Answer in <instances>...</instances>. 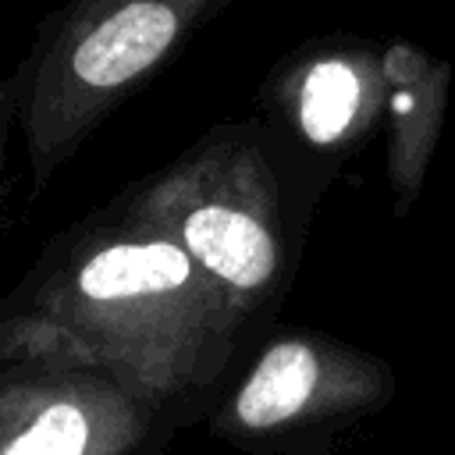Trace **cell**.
<instances>
[{
	"label": "cell",
	"mask_w": 455,
	"mask_h": 455,
	"mask_svg": "<svg viewBox=\"0 0 455 455\" xmlns=\"http://www.w3.org/2000/svg\"><path fill=\"white\" fill-rule=\"evenodd\" d=\"M395 370L334 334L270 327L206 416L210 437L242 455H334L395 398Z\"/></svg>",
	"instance_id": "cell-4"
},
{
	"label": "cell",
	"mask_w": 455,
	"mask_h": 455,
	"mask_svg": "<svg viewBox=\"0 0 455 455\" xmlns=\"http://www.w3.org/2000/svg\"><path fill=\"white\" fill-rule=\"evenodd\" d=\"M387 110H384V164L395 213L405 217L416 203L434 149L444 128L448 107V60L427 53L409 39H387Z\"/></svg>",
	"instance_id": "cell-7"
},
{
	"label": "cell",
	"mask_w": 455,
	"mask_h": 455,
	"mask_svg": "<svg viewBox=\"0 0 455 455\" xmlns=\"http://www.w3.org/2000/svg\"><path fill=\"white\" fill-rule=\"evenodd\" d=\"M18 128V92L14 75H0V210L11 199V135Z\"/></svg>",
	"instance_id": "cell-8"
},
{
	"label": "cell",
	"mask_w": 455,
	"mask_h": 455,
	"mask_svg": "<svg viewBox=\"0 0 455 455\" xmlns=\"http://www.w3.org/2000/svg\"><path fill=\"white\" fill-rule=\"evenodd\" d=\"M259 110L299 153L338 174L384 128V43L338 32L291 50L259 85Z\"/></svg>",
	"instance_id": "cell-6"
},
{
	"label": "cell",
	"mask_w": 455,
	"mask_h": 455,
	"mask_svg": "<svg viewBox=\"0 0 455 455\" xmlns=\"http://www.w3.org/2000/svg\"><path fill=\"white\" fill-rule=\"evenodd\" d=\"M331 181V171L256 114L213 124L132 192L178 238L256 345L299 277L313 210Z\"/></svg>",
	"instance_id": "cell-2"
},
{
	"label": "cell",
	"mask_w": 455,
	"mask_h": 455,
	"mask_svg": "<svg viewBox=\"0 0 455 455\" xmlns=\"http://www.w3.org/2000/svg\"><path fill=\"white\" fill-rule=\"evenodd\" d=\"M252 338L132 185L64 228L0 295V359L92 366L178 430L206 423Z\"/></svg>",
	"instance_id": "cell-1"
},
{
	"label": "cell",
	"mask_w": 455,
	"mask_h": 455,
	"mask_svg": "<svg viewBox=\"0 0 455 455\" xmlns=\"http://www.w3.org/2000/svg\"><path fill=\"white\" fill-rule=\"evenodd\" d=\"M224 7L228 0H68L46 14L11 71L28 199Z\"/></svg>",
	"instance_id": "cell-3"
},
{
	"label": "cell",
	"mask_w": 455,
	"mask_h": 455,
	"mask_svg": "<svg viewBox=\"0 0 455 455\" xmlns=\"http://www.w3.org/2000/svg\"><path fill=\"white\" fill-rule=\"evenodd\" d=\"M178 427L117 377L0 359V455H164Z\"/></svg>",
	"instance_id": "cell-5"
}]
</instances>
